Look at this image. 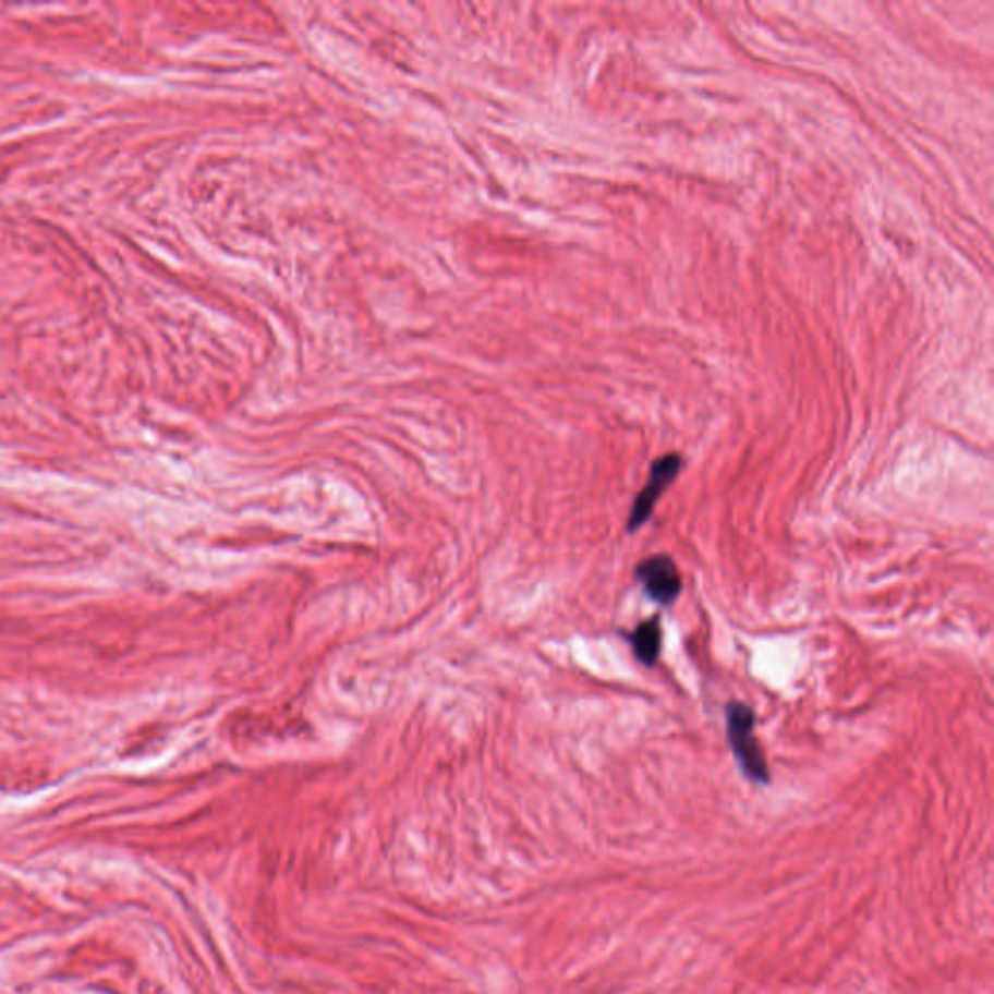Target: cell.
<instances>
[{
  "label": "cell",
  "instance_id": "4",
  "mask_svg": "<svg viewBox=\"0 0 994 994\" xmlns=\"http://www.w3.org/2000/svg\"><path fill=\"white\" fill-rule=\"evenodd\" d=\"M633 655L643 666L657 665L660 647H663V628L658 616H653L648 620L641 621L630 635Z\"/></svg>",
  "mask_w": 994,
  "mask_h": 994
},
{
  "label": "cell",
  "instance_id": "1",
  "mask_svg": "<svg viewBox=\"0 0 994 994\" xmlns=\"http://www.w3.org/2000/svg\"><path fill=\"white\" fill-rule=\"evenodd\" d=\"M755 713L745 703L732 702L727 705V737L737 764L748 781L755 785L769 783V767L764 750L755 740Z\"/></svg>",
  "mask_w": 994,
  "mask_h": 994
},
{
  "label": "cell",
  "instance_id": "3",
  "mask_svg": "<svg viewBox=\"0 0 994 994\" xmlns=\"http://www.w3.org/2000/svg\"><path fill=\"white\" fill-rule=\"evenodd\" d=\"M635 579L643 586V593L660 606L675 603L682 593L680 571L676 568L675 559L666 554L643 559L635 568Z\"/></svg>",
  "mask_w": 994,
  "mask_h": 994
},
{
  "label": "cell",
  "instance_id": "2",
  "mask_svg": "<svg viewBox=\"0 0 994 994\" xmlns=\"http://www.w3.org/2000/svg\"><path fill=\"white\" fill-rule=\"evenodd\" d=\"M682 466L683 459L676 453L665 454L651 464L647 482L631 506L628 533H635L647 523L648 517L653 516V511H655L658 499L675 482L676 476L682 471Z\"/></svg>",
  "mask_w": 994,
  "mask_h": 994
}]
</instances>
